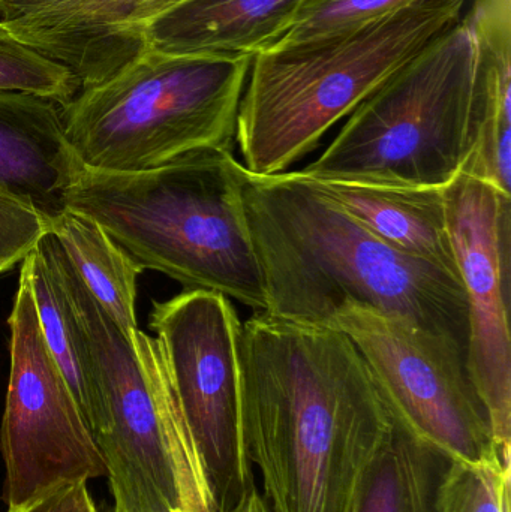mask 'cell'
Here are the masks:
<instances>
[{
    "instance_id": "obj_1",
    "label": "cell",
    "mask_w": 511,
    "mask_h": 512,
    "mask_svg": "<svg viewBox=\"0 0 511 512\" xmlns=\"http://www.w3.org/2000/svg\"><path fill=\"white\" fill-rule=\"evenodd\" d=\"M239 355L243 439L270 511L351 512L395 426L353 340L255 312Z\"/></svg>"
},
{
    "instance_id": "obj_2",
    "label": "cell",
    "mask_w": 511,
    "mask_h": 512,
    "mask_svg": "<svg viewBox=\"0 0 511 512\" xmlns=\"http://www.w3.org/2000/svg\"><path fill=\"white\" fill-rule=\"evenodd\" d=\"M243 203L266 313L326 325L345 304H360L447 337L467 354L468 301L459 277L396 251L297 171H248Z\"/></svg>"
},
{
    "instance_id": "obj_3",
    "label": "cell",
    "mask_w": 511,
    "mask_h": 512,
    "mask_svg": "<svg viewBox=\"0 0 511 512\" xmlns=\"http://www.w3.org/2000/svg\"><path fill=\"white\" fill-rule=\"evenodd\" d=\"M248 170L233 150L204 149L138 173L84 167L69 212L92 219L143 270L266 312L267 294L245 203Z\"/></svg>"
},
{
    "instance_id": "obj_4",
    "label": "cell",
    "mask_w": 511,
    "mask_h": 512,
    "mask_svg": "<svg viewBox=\"0 0 511 512\" xmlns=\"http://www.w3.org/2000/svg\"><path fill=\"white\" fill-rule=\"evenodd\" d=\"M465 0H419L371 23L252 57L237 113L243 167L287 173L426 45L462 20Z\"/></svg>"
},
{
    "instance_id": "obj_5",
    "label": "cell",
    "mask_w": 511,
    "mask_h": 512,
    "mask_svg": "<svg viewBox=\"0 0 511 512\" xmlns=\"http://www.w3.org/2000/svg\"><path fill=\"white\" fill-rule=\"evenodd\" d=\"M53 259L92 357L96 409L90 430L101 451L114 512H218V502L155 337L128 339L90 294L53 234Z\"/></svg>"
},
{
    "instance_id": "obj_6",
    "label": "cell",
    "mask_w": 511,
    "mask_h": 512,
    "mask_svg": "<svg viewBox=\"0 0 511 512\" xmlns=\"http://www.w3.org/2000/svg\"><path fill=\"white\" fill-rule=\"evenodd\" d=\"M473 15L426 45L363 101L317 161L311 180L444 188L470 158L482 93Z\"/></svg>"
},
{
    "instance_id": "obj_7",
    "label": "cell",
    "mask_w": 511,
    "mask_h": 512,
    "mask_svg": "<svg viewBox=\"0 0 511 512\" xmlns=\"http://www.w3.org/2000/svg\"><path fill=\"white\" fill-rule=\"evenodd\" d=\"M252 57L144 48L62 107L66 138L81 164L101 173L152 170L195 150H233Z\"/></svg>"
},
{
    "instance_id": "obj_8",
    "label": "cell",
    "mask_w": 511,
    "mask_h": 512,
    "mask_svg": "<svg viewBox=\"0 0 511 512\" xmlns=\"http://www.w3.org/2000/svg\"><path fill=\"white\" fill-rule=\"evenodd\" d=\"M327 327L344 331L365 358L393 421L447 462L511 463L500 456L488 412L447 337L398 315L348 303Z\"/></svg>"
},
{
    "instance_id": "obj_9",
    "label": "cell",
    "mask_w": 511,
    "mask_h": 512,
    "mask_svg": "<svg viewBox=\"0 0 511 512\" xmlns=\"http://www.w3.org/2000/svg\"><path fill=\"white\" fill-rule=\"evenodd\" d=\"M149 327L206 466L218 512L228 510L255 487L242 429V321L225 295L185 291L153 303Z\"/></svg>"
},
{
    "instance_id": "obj_10",
    "label": "cell",
    "mask_w": 511,
    "mask_h": 512,
    "mask_svg": "<svg viewBox=\"0 0 511 512\" xmlns=\"http://www.w3.org/2000/svg\"><path fill=\"white\" fill-rule=\"evenodd\" d=\"M11 367L0 427L3 501L20 507L59 487L107 477L92 430L54 361L36 312L26 265L8 319Z\"/></svg>"
},
{
    "instance_id": "obj_11",
    "label": "cell",
    "mask_w": 511,
    "mask_h": 512,
    "mask_svg": "<svg viewBox=\"0 0 511 512\" xmlns=\"http://www.w3.org/2000/svg\"><path fill=\"white\" fill-rule=\"evenodd\" d=\"M447 225L468 301L467 370L500 456L511 454V195L461 173L444 186Z\"/></svg>"
},
{
    "instance_id": "obj_12",
    "label": "cell",
    "mask_w": 511,
    "mask_h": 512,
    "mask_svg": "<svg viewBox=\"0 0 511 512\" xmlns=\"http://www.w3.org/2000/svg\"><path fill=\"white\" fill-rule=\"evenodd\" d=\"M140 0H0V21L24 44L95 86L140 51L129 35ZM143 53V51H141Z\"/></svg>"
},
{
    "instance_id": "obj_13",
    "label": "cell",
    "mask_w": 511,
    "mask_h": 512,
    "mask_svg": "<svg viewBox=\"0 0 511 512\" xmlns=\"http://www.w3.org/2000/svg\"><path fill=\"white\" fill-rule=\"evenodd\" d=\"M83 168L57 102L0 92V191L32 207L51 227L66 212V191Z\"/></svg>"
},
{
    "instance_id": "obj_14",
    "label": "cell",
    "mask_w": 511,
    "mask_h": 512,
    "mask_svg": "<svg viewBox=\"0 0 511 512\" xmlns=\"http://www.w3.org/2000/svg\"><path fill=\"white\" fill-rule=\"evenodd\" d=\"M303 0H182L150 18L144 48L165 54L255 56L290 29Z\"/></svg>"
},
{
    "instance_id": "obj_15",
    "label": "cell",
    "mask_w": 511,
    "mask_h": 512,
    "mask_svg": "<svg viewBox=\"0 0 511 512\" xmlns=\"http://www.w3.org/2000/svg\"><path fill=\"white\" fill-rule=\"evenodd\" d=\"M311 182L396 251L432 262L461 279L447 225L444 188Z\"/></svg>"
},
{
    "instance_id": "obj_16",
    "label": "cell",
    "mask_w": 511,
    "mask_h": 512,
    "mask_svg": "<svg viewBox=\"0 0 511 512\" xmlns=\"http://www.w3.org/2000/svg\"><path fill=\"white\" fill-rule=\"evenodd\" d=\"M50 233L68 256L90 294L119 325L128 339L138 331L137 279L143 268L120 248L101 225L77 213L63 212Z\"/></svg>"
},
{
    "instance_id": "obj_17",
    "label": "cell",
    "mask_w": 511,
    "mask_h": 512,
    "mask_svg": "<svg viewBox=\"0 0 511 512\" xmlns=\"http://www.w3.org/2000/svg\"><path fill=\"white\" fill-rule=\"evenodd\" d=\"M479 33L482 93L473 150L462 171L511 195L510 29L479 27Z\"/></svg>"
},
{
    "instance_id": "obj_18",
    "label": "cell",
    "mask_w": 511,
    "mask_h": 512,
    "mask_svg": "<svg viewBox=\"0 0 511 512\" xmlns=\"http://www.w3.org/2000/svg\"><path fill=\"white\" fill-rule=\"evenodd\" d=\"M23 264L29 271L45 342L90 426L96 409V385L83 328L75 316L59 271L41 243Z\"/></svg>"
},
{
    "instance_id": "obj_19",
    "label": "cell",
    "mask_w": 511,
    "mask_h": 512,
    "mask_svg": "<svg viewBox=\"0 0 511 512\" xmlns=\"http://www.w3.org/2000/svg\"><path fill=\"white\" fill-rule=\"evenodd\" d=\"M443 457L398 424L366 471L351 512H432Z\"/></svg>"
},
{
    "instance_id": "obj_20",
    "label": "cell",
    "mask_w": 511,
    "mask_h": 512,
    "mask_svg": "<svg viewBox=\"0 0 511 512\" xmlns=\"http://www.w3.org/2000/svg\"><path fill=\"white\" fill-rule=\"evenodd\" d=\"M81 90L71 69L15 38L0 21V92H23L68 105Z\"/></svg>"
},
{
    "instance_id": "obj_21",
    "label": "cell",
    "mask_w": 511,
    "mask_h": 512,
    "mask_svg": "<svg viewBox=\"0 0 511 512\" xmlns=\"http://www.w3.org/2000/svg\"><path fill=\"white\" fill-rule=\"evenodd\" d=\"M511 463L447 462L432 512H511Z\"/></svg>"
},
{
    "instance_id": "obj_22",
    "label": "cell",
    "mask_w": 511,
    "mask_h": 512,
    "mask_svg": "<svg viewBox=\"0 0 511 512\" xmlns=\"http://www.w3.org/2000/svg\"><path fill=\"white\" fill-rule=\"evenodd\" d=\"M416 2L419 0H303L290 29L272 47L353 29Z\"/></svg>"
},
{
    "instance_id": "obj_23",
    "label": "cell",
    "mask_w": 511,
    "mask_h": 512,
    "mask_svg": "<svg viewBox=\"0 0 511 512\" xmlns=\"http://www.w3.org/2000/svg\"><path fill=\"white\" fill-rule=\"evenodd\" d=\"M50 233V224L32 207L0 191V274L24 261Z\"/></svg>"
},
{
    "instance_id": "obj_24",
    "label": "cell",
    "mask_w": 511,
    "mask_h": 512,
    "mask_svg": "<svg viewBox=\"0 0 511 512\" xmlns=\"http://www.w3.org/2000/svg\"><path fill=\"white\" fill-rule=\"evenodd\" d=\"M6 512H99L90 496L87 483L59 487L42 498L33 499Z\"/></svg>"
},
{
    "instance_id": "obj_25",
    "label": "cell",
    "mask_w": 511,
    "mask_h": 512,
    "mask_svg": "<svg viewBox=\"0 0 511 512\" xmlns=\"http://www.w3.org/2000/svg\"><path fill=\"white\" fill-rule=\"evenodd\" d=\"M182 2V0H140L137 9H135L134 17L131 20V26H129V35H131L132 44L135 45L138 51H144V42L141 38V29L144 24L150 20V18L156 17V15L164 12L165 9L171 8L176 3Z\"/></svg>"
},
{
    "instance_id": "obj_26",
    "label": "cell",
    "mask_w": 511,
    "mask_h": 512,
    "mask_svg": "<svg viewBox=\"0 0 511 512\" xmlns=\"http://www.w3.org/2000/svg\"><path fill=\"white\" fill-rule=\"evenodd\" d=\"M221 512H272L257 487L246 492L233 507Z\"/></svg>"
},
{
    "instance_id": "obj_27",
    "label": "cell",
    "mask_w": 511,
    "mask_h": 512,
    "mask_svg": "<svg viewBox=\"0 0 511 512\" xmlns=\"http://www.w3.org/2000/svg\"><path fill=\"white\" fill-rule=\"evenodd\" d=\"M167 512H186V511H183V510H171V511H167Z\"/></svg>"
}]
</instances>
